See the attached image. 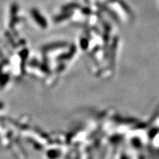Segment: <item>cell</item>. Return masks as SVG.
<instances>
[{
  "instance_id": "cell-1",
  "label": "cell",
  "mask_w": 159,
  "mask_h": 159,
  "mask_svg": "<svg viewBox=\"0 0 159 159\" xmlns=\"http://www.w3.org/2000/svg\"><path fill=\"white\" fill-rule=\"evenodd\" d=\"M31 15L33 16V19L36 21L38 25L42 28H47L48 24H47V20L40 13V12L37 9H32L31 10Z\"/></svg>"
},
{
  "instance_id": "cell-2",
  "label": "cell",
  "mask_w": 159,
  "mask_h": 159,
  "mask_svg": "<svg viewBox=\"0 0 159 159\" xmlns=\"http://www.w3.org/2000/svg\"><path fill=\"white\" fill-rule=\"evenodd\" d=\"M118 2L119 5H120L121 7H122V8L124 10L127 14L128 16H132L133 13L132 11H131L130 7H129V6L125 3L123 0H108V2Z\"/></svg>"
},
{
  "instance_id": "cell-3",
  "label": "cell",
  "mask_w": 159,
  "mask_h": 159,
  "mask_svg": "<svg viewBox=\"0 0 159 159\" xmlns=\"http://www.w3.org/2000/svg\"><path fill=\"white\" fill-rule=\"evenodd\" d=\"M73 13L71 11H65L63 12L61 14H60L54 18V21L55 22H60V21H64L70 18L72 16Z\"/></svg>"
},
{
  "instance_id": "cell-4",
  "label": "cell",
  "mask_w": 159,
  "mask_h": 159,
  "mask_svg": "<svg viewBox=\"0 0 159 159\" xmlns=\"http://www.w3.org/2000/svg\"><path fill=\"white\" fill-rule=\"evenodd\" d=\"M18 11V7L16 5H13L11 7V24H10V27H13L16 24V22L18 21V19L16 17V12Z\"/></svg>"
},
{
  "instance_id": "cell-5",
  "label": "cell",
  "mask_w": 159,
  "mask_h": 159,
  "mask_svg": "<svg viewBox=\"0 0 159 159\" xmlns=\"http://www.w3.org/2000/svg\"><path fill=\"white\" fill-rule=\"evenodd\" d=\"M80 5L79 4L72 2V3H69V4H68V5L63 6V7H62V11H63V12L71 11V10L80 8Z\"/></svg>"
},
{
  "instance_id": "cell-6",
  "label": "cell",
  "mask_w": 159,
  "mask_h": 159,
  "mask_svg": "<svg viewBox=\"0 0 159 159\" xmlns=\"http://www.w3.org/2000/svg\"><path fill=\"white\" fill-rule=\"evenodd\" d=\"M101 8H102L103 11H106L107 13H108V14L111 16H112V18L115 20V21H119V18H117V16L116 15V13H114V11H111L110 9L108 8L107 7H105V6H104V5H101Z\"/></svg>"
},
{
  "instance_id": "cell-7",
  "label": "cell",
  "mask_w": 159,
  "mask_h": 159,
  "mask_svg": "<svg viewBox=\"0 0 159 159\" xmlns=\"http://www.w3.org/2000/svg\"><path fill=\"white\" fill-rule=\"evenodd\" d=\"M82 13H84V14L89 15L91 13V11L89 8V7H83L82 9Z\"/></svg>"
},
{
  "instance_id": "cell-8",
  "label": "cell",
  "mask_w": 159,
  "mask_h": 159,
  "mask_svg": "<svg viewBox=\"0 0 159 159\" xmlns=\"http://www.w3.org/2000/svg\"><path fill=\"white\" fill-rule=\"evenodd\" d=\"M84 1L85 2V3H87V4L89 3V0H84Z\"/></svg>"
}]
</instances>
